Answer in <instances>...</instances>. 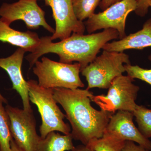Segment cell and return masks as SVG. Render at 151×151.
I'll return each instance as SVG.
<instances>
[{"instance_id":"obj_1","label":"cell","mask_w":151,"mask_h":151,"mask_svg":"<svg viewBox=\"0 0 151 151\" xmlns=\"http://www.w3.org/2000/svg\"><path fill=\"white\" fill-rule=\"evenodd\" d=\"M57 103L65 111L70 123L73 139L87 145L92 140L102 137L114 113L98 111L91 104L92 92L87 89H53Z\"/></svg>"},{"instance_id":"obj_2","label":"cell","mask_w":151,"mask_h":151,"mask_svg":"<svg viewBox=\"0 0 151 151\" xmlns=\"http://www.w3.org/2000/svg\"><path fill=\"white\" fill-rule=\"evenodd\" d=\"M118 38L119 33L113 29L86 35L73 33L69 37L57 42H52L50 36L42 37L39 46L25 58L31 68L42 55L55 53L59 57V62L78 63L81 70L95 59L105 45Z\"/></svg>"},{"instance_id":"obj_3","label":"cell","mask_w":151,"mask_h":151,"mask_svg":"<svg viewBox=\"0 0 151 151\" xmlns=\"http://www.w3.org/2000/svg\"><path fill=\"white\" fill-rule=\"evenodd\" d=\"M30 101L36 105L41 118L39 131L44 139L49 133L59 132L63 134L71 132L70 125L64 122L65 115L60 109L53 96V89L40 86L37 81L30 79L27 81Z\"/></svg>"},{"instance_id":"obj_4","label":"cell","mask_w":151,"mask_h":151,"mask_svg":"<svg viewBox=\"0 0 151 151\" xmlns=\"http://www.w3.org/2000/svg\"><path fill=\"white\" fill-rule=\"evenodd\" d=\"M81 66L78 63H65L57 62L43 57L33 67L40 86L47 89L63 88L76 89L85 85L79 76Z\"/></svg>"},{"instance_id":"obj_5","label":"cell","mask_w":151,"mask_h":151,"mask_svg":"<svg viewBox=\"0 0 151 151\" xmlns=\"http://www.w3.org/2000/svg\"><path fill=\"white\" fill-rule=\"evenodd\" d=\"M125 64L131 63L129 55L124 52L103 50L101 55L81 70L88 83L86 89H108L114 78L126 72Z\"/></svg>"},{"instance_id":"obj_6","label":"cell","mask_w":151,"mask_h":151,"mask_svg":"<svg viewBox=\"0 0 151 151\" xmlns=\"http://www.w3.org/2000/svg\"><path fill=\"white\" fill-rule=\"evenodd\" d=\"M134 78L123 74L117 76L108 88L107 95H92L91 101L103 111L115 113L116 111L133 113L137 104L136 100L139 90V86L133 83Z\"/></svg>"},{"instance_id":"obj_7","label":"cell","mask_w":151,"mask_h":151,"mask_svg":"<svg viewBox=\"0 0 151 151\" xmlns=\"http://www.w3.org/2000/svg\"><path fill=\"white\" fill-rule=\"evenodd\" d=\"M11 134L18 146L24 151H38L42 138L38 134L33 111H27L6 104Z\"/></svg>"},{"instance_id":"obj_8","label":"cell","mask_w":151,"mask_h":151,"mask_svg":"<svg viewBox=\"0 0 151 151\" xmlns=\"http://www.w3.org/2000/svg\"><path fill=\"white\" fill-rule=\"evenodd\" d=\"M137 0H122L113 4L103 12L94 14L84 22L89 34L100 29H113L117 30L119 38L126 36V22L128 15L136 10Z\"/></svg>"},{"instance_id":"obj_9","label":"cell","mask_w":151,"mask_h":151,"mask_svg":"<svg viewBox=\"0 0 151 151\" xmlns=\"http://www.w3.org/2000/svg\"><path fill=\"white\" fill-rule=\"evenodd\" d=\"M0 17L9 25L16 21L22 20L29 29H37L42 27L51 33L55 31L46 22L45 12L38 5L37 0H19L12 4L4 3L0 6Z\"/></svg>"},{"instance_id":"obj_10","label":"cell","mask_w":151,"mask_h":151,"mask_svg":"<svg viewBox=\"0 0 151 151\" xmlns=\"http://www.w3.org/2000/svg\"><path fill=\"white\" fill-rule=\"evenodd\" d=\"M46 6L50 7L55 23L54 33L50 36L52 40H63L73 33L84 34V22L76 18L73 12V0H44Z\"/></svg>"},{"instance_id":"obj_11","label":"cell","mask_w":151,"mask_h":151,"mask_svg":"<svg viewBox=\"0 0 151 151\" xmlns=\"http://www.w3.org/2000/svg\"><path fill=\"white\" fill-rule=\"evenodd\" d=\"M132 112L119 111L111 116L104 134L122 140L132 141L151 150V142L144 137L133 123Z\"/></svg>"},{"instance_id":"obj_12","label":"cell","mask_w":151,"mask_h":151,"mask_svg":"<svg viewBox=\"0 0 151 151\" xmlns=\"http://www.w3.org/2000/svg\"><path fill=\"white\" fill-rule=\"evenodd\" d=\"M26 52L23 48L19 47L9 56L0 58V68L8 73L12 84V89L21 97L23 109L31 111L32 109L30 103L27 81L24 78L22 72V64Z\"/></svg>"},{"instance_id":"obj_13","label":"cell","mask_w":151,"mask_h":151,"mask_svg":"<svg viewBox=\"0 0 151 151\" xmlns=\"http://www.w3.org/2000/svg\"><path fill=\"white\" fill-rule=\"evenodd\" d=\"M148 47H151V18L145 23L142 29L126 36L120 40L108 42L102 49L123 52L128 50H142Z\"/></svg>"},{"instance_id":"obj_14","label":"cell","mask_w":151,"mask_h":151,"mask_svg":"<svg viewBox=\"0 0 151 151\" xmlns=\"http://www.w3.org/2000/svg\"><path fill=\"white\" fill-rule=\"evenodd\" d=\"M0 41L32 53L40 45V38L36 32L29 31L21 32L12 28L0 17Z\"/></svg>"},{"instance_id":"obj_15","label":"cell","mask_w":151,"mask_h":151,"mask_svg":"<svg viewBox=\"0 0 151 151\" xmlns=\"http://www.w3.org/2000/svg\"><path fill=\"white\" fill-rule=\"evenodd\" d=\"M73 137L69 134L61 135L52 132L44 139L42 138L38 147V151H70L74 148Z\"/></svg>"},{"instance_id":"obj_16","label":"cell","mask_w":151,"mask_h":151,"mask_svg":"<svg viewBox=\"0 0 151 151\" xmlns=\"http://www.w3.org/2000/svg\"><path fill=\"white\" fill-rule=\"evenodd\" d=\"M125 142L104 134L102 137L92 140L86 146L94 151H122Z\"/></svg>"},{"instance_id":"obj_17","label":"cell","mask_w":151,"mask_h":151,"mask_svg":"<svg viewBox=\"0 0 151 151\" xmlns=\"http://www.w3.org/2000/svg\"><path fill=\"white\" fill-rule=\"evenodd\" d=\"M12 139L8 115L0 100V151H11Z\"/></svg>"},{"instance_id":"obj_18","label":"cell","mask_w":151,"mask_h":151,"mask_svg":"<svg viewBox=\"0 0 151 151\" xmlns=\"http://www.w3.org/2000/svg\"><path fill=\"white\" fill-rule=\"evenodd\" d=\"M102 0H73V12L76 18L83 22L94 14Z\"/></svg>"},{"instance_id":"obj_19","label":"cell","mask_w":151,"mask_h":151,"mask_svg":"<svg viewBox=\"0 0 151 151\" xmlns=\"http://www.w3.org/2000/svg\"><path fill=\"white\" fill-rule=\"evenodd\" d=\"M133 113L142 134L147 139L151 137V110L137 105Z\"/></svg>"},{"instance_id":"obj_20","label":"cell","mask_w":151,"mask_h":151,"mask_svg":"<svg viewBox=\"0 0 151 151\" xmlns=\"http://www.w3.org/2000/svg\"><path fill=\"white\" fill-rule=\"evenodd\" d=\"M148 59L151 61V54L149 55ZM124 67L127 75L134 79H140L151 85V69H145L139 65L131 64H125Z\"/></svg>"},{"instance_id":"obj_21","label":"cell","mask_w":151,"mask_h":151,"mask_svg":"<svg viewBox=\"0 0 151 151\" xmlns=\"http://www.w3.org/2000/svg\"><path fill=\"white\" fill-rule=\"evenodd\" d=\"M137 6L135 13L137 15L144 17L147 14L151 0H137Z\"/></svg>"},{"instance_id":"obj_22","label":"cell","mask_w":151,"mask_h":151,"mask_svg":"<svg viewBox=\"0 0 151 151\" xmlns=\"http://www.w3.org/2000/svg\"><path fill=\"white\" fill-rule=\"evenodd\" d=\"M122 151H150L143 147L137 145L132 141H127Z\"/></svg>"},{"instance_id":"obj_23","label":"cell","mask_w":151,"mask_h":151,"mask_svg":"<svg viewBox=\"0 0 151 151\" xmlns=\"http://www.w3.org/2000/svg\"><path fill=\"white\" fill-rule=\"evenodd\" d=\"M121 1L122 0H102L99 6L101 10L104 11L113 4Z\"/></svg>"},{"instance_id":"obj_24","label":"cell","mask_w":151,"mask_h":151,"mask_svg":"<svg viewBox=\"0 0 151 151\" xmlns=\"http://www.w3.org/2000/svg\"><path fill=\"white\" fill-rule=\"evenodd\" d=\"M69 151H94L88 146L82 144L74 147V148Z\"/></svg>"},{"instance_id":"obj_25","label":"cell","mask_w":151,"mask_h":151,"mask_svg":"<svg viewBox=\"0 0 151 151\" xmlns=\"http://www.w3.org/2000/svg\"><path fill=\"white\" fill-rule=\"evenodd\" d=\"M11 151H24L17 145L13 139L11 141Z\"/></svg>"},{"instance_id":"obj_26","label":"cell","mask_w":151,"mask_h":151,"mask_svg":"<svg viewBox=\"0 0 151 151\" xmlns=\"http://www.w3.org/2000/svg\"><path fill=\"white\" fill-rule=\"evenodd\" d=\"M0 100H1L2 102H3V103H4V104H8L7 100L3 96L2 94H1V92H0Z\"/></svg>"},{"instance_id":"obj_27","label":"cell","mask_w":151,"mask_h":151,"mask_svg":"<svg viewBox=\"0 0 151 151\" xmlns=\"http://www.w3.org/2000/svg\"><path fill=\"white\" fill-rule=\"evenodd\" d=\"M150 7H151V1L150 2Z\"/></svg>"},{"instance_id":"obj_28","label":"cell","mask_w":151,"mask_h":151,"mask_svg":"<svg viewBox=\"0 0 151 151\" xmlns=\"http://www.w3.org/2000/svg\"></svg>"}]
</instances>
